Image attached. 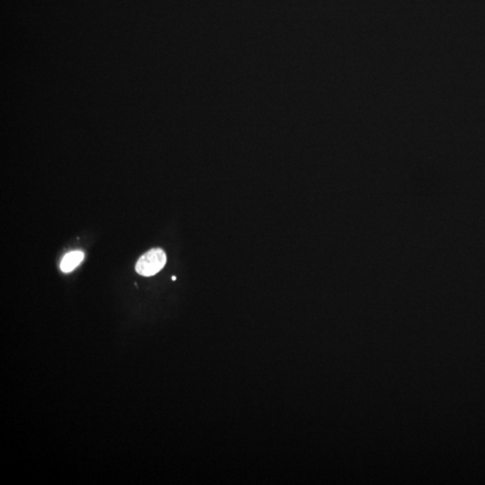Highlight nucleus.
I'll return each mask as SVG.
<instances>
[{
	"mask_svg": "<svg viewBox=\"0 0 485 485\" xmlns=\"http://www.w3.org/2000/svg\"><path fill=\"white\" fill-rule=\"evenodd\" d=\"M167 263L166 253L160 248H154L145 253L137 262L136 272L140 275L150 277L159 273Z\"/></svg>",
	"mask_w": 485,
	"mask_h": 485,
	"instance_id": "1",
	"label": "nucleus"
},
{
	"mask_svg": "<svg viewBox=\"0 0 485 485\" xmlns=\"http://www.w3.org/2000/svg\"><path fill=\"white\" fill-rule=\"evenodd\" d=\"M83 252L81 251H72L66 254L61 260V270L65 273H70L73 270L76 269L84 260Z\"/></svg>",
	"mask_w": 485,
	"mask_h": 485,
	"instance_id": "2",
	"label": "nucleus"
},
{
	"mask_svg": "<svg viewBox=\"0 0 485 485\" xmlns=\"http://www.w3.org/2000/svg\"><path fill=\"white\" fill-rule=\"evenodd\" d=\"M172 279H173V281H175V280H176V278H175V276L173 277V278H172Z\"/></svg>",
	"mask_w": 485,
	"mask_h": 485,
	"instance_id": "3",
	"label": "nucleus"
}]
</instances>
